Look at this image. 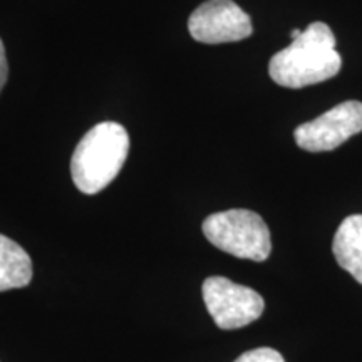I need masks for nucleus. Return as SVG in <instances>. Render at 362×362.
Instances as JSON below:
<instances>
[{"label": "nucleus", "mask_w": 362, "mask_h": 362, "mask_svg": "<svg viewBox=\"0 0 362 362\" xmlns=\"http://www.w3.org/2000/svg\"><path fill=\"white\" fill-rule=\"evenodd\" d=\"M341 67L332 29L324 22H312L288 47L270 59L269 74L282 88L300 89L334 78Z\"/></svg>", "instance_id": "obj_1"}, {"label": "nucleus", "mask_w": 362, "mask_h": 362, "mask_svg": "<svg viewBox=\"0 0 362 362\" xmlns=\"http://www.w3.org/2000/svg\"><path fill=\"white\" fill-rule=\"evenodd\" d=\"M129 153V134L115 121H104L83 136L71 160L72 181L79 192L96 194L119 175Z\"/></svg>", "instance_id": "obj_2"}, {"label": "nucleus", "mask_w": 362, "mask_h": 362, "mask_svg": "<svg viewBox=\"0 0 362 362\" xmlns=\"http://www.w3.org/2000/svg\"><path fill=\"white\" fill-rule=\"evenodd\" d=\"M203 235L221 252L253 262L269 259L270 230L259 214L250 210H226L203 221Z\"/></svg>", "instance_id": "obj_3"}, {"label": "nucleus", "mask_w": 362, "mask_h": 362, "mask_svg": "<svg viewBox=\"0 0 362 362\" xmlns=\"http://www.w3.org/2000/svg\"><path fill=\"white\" fill-rule=\"evenodd\" d=\"M202 292L208 314L223 330L245 327L264 314L265 302L259 292L225 277H208Z\"/></svg>", "instance_id": "obj_4"}, {"label": "nucleus", "mask_w": 362, "mask_h": 362, "mask_svg": "<svg viewBox=\"0 0 362 362\" xmlns=\"http://www.w3.org/2000/svg\"><path fill=\"white\" fill-rule=\"evenodd\" d=\"M362 131V103L344 101L315 119L297 126L293 138L298 148L309 153L332 151L351 136Z\"/></svg>", "instance_id": "obj_5"}, {"label": "nucleus", "mask_w": 362, "mask_h": 362, "mask_svg": "<svg viewBox=\"0 0 362 362\" xmlns=\"http://www.w3.org/2000/svg\"><path fill=\"white\" fill-rule=\"evenodd\" d=\"M192 37L203 44H226L250 37L252 19L233 0H206L188 19Z\"/></svg>", "instance_id": "obj_6"}, {"label": "nucleus", "mask_w": 362, "mask_h": 362, "mask_svg": "<svg viewBox=\"0 0 362 362\" xmlns=\"http://www.w3.org/2000/svg\"><path fill=\"white\" fill-rule=\"evenodd\" d=\"M332 252L337 264L362 285V215H351L334 235Z\"/></svg>", "instance_id": "obj_7"}, {"label": "nucleus", "mask_w": 362, "mask_h": 362, "mask_svg": "<svg viewBox=\"0 0 362 362\" xmlns=\"http://www.w3.org/2000/svg\"><path fill=\"white\" fill-rule=\"evenodd\" d=\"M33 280V260L19 243L0 235V292L22 288Z\"/></svg>", "instance_id": "obj_8"}, {"label": "nucleus", "mask_w": 362, "mask_h": 362, "mask_svg": "<svg viewBox=\"0 0 362 362\" xmlns=\"http://www.w3.org/2000/svg\"><path fill=\"white\" fill-rule=\"evenodd\" d=\"M233 362H285L280 352L270 347H259V349L248 351Z\"/></svg>", "instance_id": "obj_9"}, {"label": "nucleus", "mask_w": 362, "mask_h": 362, "mask_svg": "<svg viewBox=\"0 0 362 362\" xmlns=\"http://www.w3.org/2000/svg\"><path fill=\"white\" fill-rule=\"evenodd\" d=\"M7 78H8V66H7L6 49H4L2 40H0V90H2L4 86H6Z\"/></svg>", "instance_id": "obj_10"}, {"label": "nucleus", "mask_w": 362, "mask_h": 362, "mask_svg": "<svg viewBox=\"0 0 362 362\" xmlns=\"http://www.w3.org/2000/svg\"><path fill=\"white\" fill-rule=\"evenodd\" d=\"M300 34H302V30H298V29H293L292 33H291V37H292V40H296V39H297L298 35H300Z\"/></svg>", "instance_id": "obj_11"}]
</instances>
